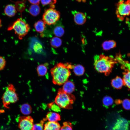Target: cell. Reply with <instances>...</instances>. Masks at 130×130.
<instances>
[{
    "mask_svg": "<svg viewBox=\"0 0 130 130\" xmlns=\"http://www.w3.org/2000/svg\"></svg>",
    "mask_w": 130,
    "mask_h": 130,
    "instance_id": "cell-36",
    "label": "cell"
},
{
    "mask_svg": "<svg viewBox=\"0 0 130 130\" xmlns=\"http://www.w3.org/2000/svg\"><path fill=\"white\" fill-rule=\"evenodd\" d=\"M33 124L32 119L27 117L20 119L19 127L21 130H32Z\"/></svg>",
    "mask_w": 130,
    "mask_h": 130,
    "instance_id": "cell-8",
    "label": "cell"
},
{
    "mask_svg": "<svg viewBox=\"0 0 130 130\" xmlns=\"http://www.w3.org/2000/svg\"><path fill=\"white\" fill-rule=\"evenodd\" d=\"M75 99L74 95L65 92L61 88L58 91L55 102L60 108L71 109L72 108V104Z\"/></svg>",
    "mask_w": 130,
    "mask_h": 130,
    "instance_id": "cell-3",
    "label": "cell"
},
{
    "mask_svg": "<svg viewBox=\"0 0 130 130\" xmlns=\"http://www.w3.org/2000/svg\"><path fill=\"white\" fill-rule=\"evenodd\" d=\"M73 69L74 74L78 76H80L83 75L84 74L85 71L84 67L80 65H74Z\"/></svg>",
    "mask_w": 130,
    "mask_h": 130,
    "instance_id": "cell-22",
    "label": "cell"
},
{
    "mask_svg": "<svg viewBox=\"0 0 130 130\" xmlns=\"http://www.w3.org/2000/svg\"><path fill=\"white\" fill-rule=\"evenodd\" d=\"M111 84L115 89H120L124 85L123 79L117 76L111 80Z\"/></svg>",
    "mask_w": 130,
    "mask_h": 130,
    "instance_id": "cell-14",
    "label": "cell"
},
{
    "mask_svg": "<svg viewBox=\"0 0 130 130\" xmlns=\"http://www.w3.org/2000/svg\"><path fill=\"white\" fill-rule=\"evenodd\" d=\"M62 88L63 91L65 92L72 94L75 90V86L73 83L70 81L68 80L63 84Z\"/></svg>",
    "mask_w": 130,
    "mask_h": 130,
    "instance_id": "cell-12",
    "label": "cell"
},
{
    "mask_svg": "<svg viewBox=\"0 0 130 130\" xmlns=\"http://www.w3.org/2000/svg\"><path fill=\"white\" fill-rule=\"evenodd\" d=\"M60 130H72L71 123L69 122H65L63 125L60 128Z\"/></svg>",
    "mask_w": 130,
    "mask_h": 130,
    "instance_id": "cell-28",
    "label": "cell"
},
{
    "mask_svg": "<svg viewBox=\"0 0 130 130\" xmlns=\"http://www.w3.org/2000/svg\"><path fill=\"white\" fill-rule=\"evenodd\" d=\"M124 70L123 78L124 85L130 89V72L126 70Z\"/></svg>",
    "mask_w": 130,
    "mask_h": 130,
    "instance_id": "cell-19",
    "label": "cell"
},
{
    "mask_svg": "<svg viewBox=\"0 0 130 130\" xmlns=\"http://www.w3.org/2000/svg\"><path fill=\"white\" fill-rule=\"evenodd\" d=\"M37 70L38 74L40 76H45L47 73V71L46 66L43 64L38 65L37 67Z\"/></svg>",
    "mask_w": 130,
    "mask_h": 130,
    "instance_id": "cell-25",
    "label": "cell"
},
{
    "mask_svg": "<svg viewBox=\"0 0 130 130\" xmlns=\"http://www.w3.org/2000/svg\"><path fill=\"white\" fill-rule=\"evenodd\" d=\"M40 11V7L38 5H32L30 6L29 10L30 14L33 16H36L39 14Z\"/></svg>",
    "mask_w": 130,
    "mask_h": 130,
    "instance_id": "cell-20",
    "label": "cell"
},
{
    "mask_svg": "<svg viewBox=\"0 0 130 130\" xmlns=\"http://www.w3.org/2000/svg\"><path fill=\"white\" fill-rule=\"evenodd\" d=\"M4 12L7 16L11 17L15 15L17 11L14 6L11 4H9L6 6L4 10Z\"/></svg>",
    "mask_w": 130,
    "mask_h": 130,
    "instance_id": "cell-13",
    "label": "cell"
},
{
    "mask_svg": "<svg viewBox=\"0 0 130 130\" xmlns=\"http://www.w3.org/2000/svg\"><path fill=\"white\" fill-rule=\"evenodd\" d=\"M6 64V61L2 57L0 56V71L2 70L5 67Z\"/></svg>",
    "mask_w": 130,
    "mask_h": 130,
    "instance_id": "cell-32",
    "label": "cell"
},
{
    "mask_svg": "<svg viewBox=\"0 0 130 130\" xmlns=\"http://www.w3.org/2000/svg\"><path fill=\"white\" fill-rule=\"evenodd\" d=\"M44 130H60V127L57 122L48 121L44 126Z\"/></svg>",
    "mask_w": 130,
    "mask_h": 130,
    "instance_id": "cell-15",
    "label": "cell"
},
{
    "mask_svg": "<svg viewBox=\"0 0 130 130\" xmlns=\"http://www.w3.org/2000/svg\"><path fill=\"white\" fill-rule=\"evenodd\" d=\"M114 102L112 98L109 96H106L104 97L103 100V105L105 107L107 108L112 105Z\"/></svg>",
    "mask_w": 130,
    "mask_h": 130,
    "instance_id": "cell-26",
    "label": "cell"
},
{
    "mask_svg": "<svg viewBox=\"0 0 130 130\" xmlns=\"http://www.w3.org/2000/svg\"><path fill=\"white\" fill-rule=\"evenodd\" d=\"M29 2L32 5H38L40 0H28Z\"/></svg>",
    "mask_w": 130,
    "mask_h": 130,
    "instance_id": "cell-33",
    "label": "cell"
},
{
    "mask_svg": "<svg viewBox=\"0 0 130 130\" xmlns=\"http://www.w3.org/2000/svg\"><path fill=\"white\" fill-rule=\"evenodd\" d=\"M62 44L61 40L57 37H53L50 41V44L52 47L57 48L60 47Z\"/></svg>",
    "mask_w": 130,
    "mask_h": 130,
    "instance_id": "cell-23",
    "label": "cell"
},
{
    "mask_svg": "<svg viewBox=\"0 0 130 130\" xmlns=\"http://www.w3.org/2000/svg\"><path fill=\"white\" fill-rule=\"evenodd\" d=\"M128 123L124 119H119L113 127L114 130H128Z\"/></svg>",
    "mask_w": 130,
    "mask_h": 130,
    "instance_id": "cell-10",
    "label": "cell"
},
{
    "mask_svg": "<svg viewBox=\"0 0 130 130\" xmlns=\"http://www.w3.org/2000/svg\"><path fill=\"white\" fill-rule=\"evenodd\" d=\"M34 27L37 32L41 33L43 32L45 29L46 24L43 20H39L34 24Z\"/></svg>",
    "mask_w": 130,
    "mask_h": 130,
    "instance_id": "cell-16",
    "label": "cell"
},
{
    "mask_svg": "<svg viewBox=\"0 0 130 130\" xmlns=\"http://www.w3.org/2000/svg\"><path fill=\"white\" fill-rule=\"evenodd\" d=\"M18 99V95L14 86L12 84H9L7 86L2 98L4 106L8 108V105L11 103H15Z\"/></svg>",
    "mask_w": 130,
    "mask_h": 130,
    "instance_id": "cell-5",
    "label": "cell"
},
{
    "mask_svg": "<svg viewBox=\"0 0 130 130\" xmlns=\"http://www.w3.org/2000/svg\"><path fill=\"white\" fill-rule=\"evenodd\" d=\"M116 14L118 18L122 20L126 16L130 14V0L120 1L117 5Z\"/></svg>",
    "mask_w": 130,
    "mask_h": 130,
    "instance_id": "cell-7",
    "label": "cell"
},
{
    "mask_svg": "<svg viewBox=\"0 0 130 130\" xmlns=\"http://www.w3.org/2000/svg\"><path fill=\"white\" fill-rule=\"evenodd\" d=\"M122 106L126 110L130 109V100L125 99L122 102Z\"/></svg>",
    "mask_w": 130,
    "mask_h": 130,
    "instance_id": "cell-29",
    "label": "cell"
},
{
    "mask_svg": "<svg viewBox=\"0 0 130 130\" xmlns=\"http://www.w3.org/2000/svg\"><path fill=\"white\" fill-rule=\"evenodd\" d=\"M47 118L49 122H57L60 120V116L56 112H51L48 113L47 116Z\"/></svg>",
    "mask_w": 130,
    "mask_h": 130,
    "instance_id": "cell-17",
    "label": "cell"
},
{
    "mask_svg": "<svg viewBox=\"0 0 130 130\" xmlns=\"http://www.w3.org/2000/svg\"><path fill=\"white\" fill-rule=\"evenodd\" d=\"M72 13L74 16V21L77 24L81 25L84 23L86 17L84 13L76 11H72Z\"/></svg>",
    "mask_w": 130,
    "mask_h": 130,
    "instance_id": "cell-9",
    "label": "cell"
},
{
    "mask_svg": "<svg viewBox=\"0 0 130 130\" xmlns=\"http://www.w3.org/2000/svg\"><path fill=\"white\" fill-rule=\"evenodd\" d=\"M74 65L70 63H59L57 64L51 70L53 83L56 84L63 85L68 80Z\"/></svg>",
    "mask_w": 130,
    "mask_h": 130,
    "instance_id": "cell-1",
    "label": "cell"
},
{
    "mask_svg": "<svg viewBox=\"0 0 130 130\" xmlns=\"http://www.w3.org/2000/svg\"><path fill=\"white\" fill-rule=\"evenodd\" d=\"M32 130H44V126L41 123L33 124Z\"/></svg>",
    "mask_w": 130,
    "mask_h": 130,
    "instance_id": "cell-30",
    "label": "cell"
},
{
    "mask_svg": "<svg viewBox=\"0 0 130 130\" xmlns=\"http://www.w3.org/2000/svg\"><path fill=\"white\" fill-rule=\"evenodd\" d=\"M1 26V20L0 19V28Z\"/></svg>",
    "mask_w": 130,
    "mask_h": 130,
    "instance_id": "cell-34",
    "label": "cell"
},
{
    "mask_svg": "<svg viewBox=\"0 0 130 130\" xmlns=\"http://www.w3.org/2000/svg\"><path fill=\"white\" fill-rule=\"evenodd\" d=\"M20 110L21 112L23 114L25 115H28L31 113V108L29 104L25 103L21 106Z\"/></svg>",
    "mask_w": 130,
    "mask_h": 130,
    "instance_id": "cell-21",
    "label": "cell"
},
{
    "mask_svg": "<svg viewBox=\"0 0 130 130\" xmlns=\"http://www.w3.org/2000/svg\"><path fill=\"white\" fill-rule=\"evenodd\" d=\"M94 66L98 72L109 75L111 72L115 64L117 63L115 58L112 56L103 54L96 55L94 57Z\"/></svg>",
    "mask_w": 130,
    "mask_h": 130,
    "instance_id": "cell-2",
    "label": "cell"
},
{
    "mask_svg": "<svg viewBox=\"0 0 130 130\" xmlns=\"http://www.w3.org/2000/svg\"><path fill=\"white\" fill-rule=\"evenodd\" d=\"M116 42L113 40L106 41L103 42L102 47L103 49L107 51L115 47L116 46Z\"/></svg>",
    "mask_w": 130,
    "mask_h": 130,
    "instance_id": "cell-18",
    "label": "cell"
},
{
    "mask_svg": "<svg viewBox=\"0 0 130 130\" xmlns=\"http://www.w3.org/2000/svg\"><path fill=\"white\" fill-rule=\"evenodd\" d=\"M30 27L29 24L23 20L19 18L9 26L8 31L13 30L20 39H22L28 33Z\"/></svg>",
    "mask_w": 130,
    "mask_h": 130,
    "instance_id": "cell-4",
    "label": "cell"
},
{
    "mask_svg": "<svg viewBox=\"0 0 130 130\" xmlns=\"http://www.w3.org/2000/svg\"><path fill=\"white\" fill-rule=\"evenodd\" d=\"M78 0V1H81V0Z\"/></svg>",
    "mask_w": 130,
    "mask_h": 130,
    "instance_id": "cell-35",
    "label": "cell"
},
{
    "mask_svg": "<svg viewBox=\"0 0 130 130\" xmlns=\"http://www.w3.org/2000/svg\"><path fill=\"white\" fill-rule=\"evenodd\" d=\"M60 17L59 12L51 8L45 10L43 16V21L46 24L51 25L55 24Z\"/></svg>",
    "mask_w": 130,
    "mask_h": 130,
    "instance_id": "cell-6",
    "label": "cell"
},
{
    "mask_svg": "<svg viewBox=\"0 0 130 130\" xmlns=\"http://www.w3.org/2000/svg\"><path fill=\"white\" fill-rule=\"evenodd\" d=\"M115 58L117 62L121 65L122 69L130 72V62L124 60L121 55L119 54L116 55Z\"/></svg>",
    "mask_w": 130,
    "mask_h": 130,
    "instance_id": "cell-11",
    "label": "cell"
},
{
    "mask_svg": "<svg viewBox=\"0 0 130 130\" xmlns=\"http://www.w3.org/2000/svg\"><path fill=\"white\" fill-rule=\"evenodd\" d=\"M42 4L44 6L53 5L56 2V0H40Z\"/></svg>",
    "mask_w": 130,
    "mask_h": 130,
    "instance_id": "cell-31",
    "label": "cell"
},
{
    "mask_svg": "<svg viewBox=\"0 0 130 130\" xmlns=\"http://www.w3.org/2000/svg\"><path fill=\"white\" fill-rule=\"evenodd\" d=\"M64 28L61 26H58L55 27L53 30V33L54 35L58 37L62 36L64 33Z\"/></svg>",
    "mask_w": 130,
    "mask_h": 130,
    "instance_id": "cell-24",
    "label": "cell"
},
{
    "mask_svg": "<svg viewBox=\"0 0 130 130\" xmlns=\"http://www.w3.org/2000/svg\"><path fill=\"white\" fill-rule=\"evenodd\" d=\"M49 106L53 112H57L60 111V107L55 102L51 103L50 104Z\"/></svg>",
    "mask_w": 130,
    "mask_h": 130,
    "instance_id": "cell-27",
    "label": "cell"
}]
</instances>
